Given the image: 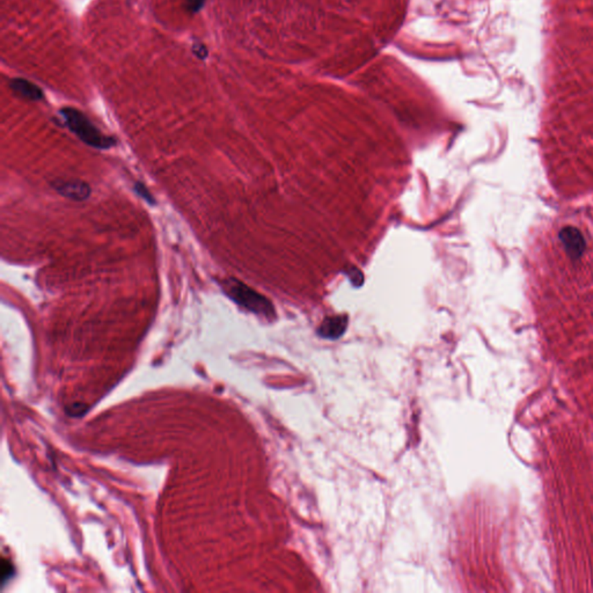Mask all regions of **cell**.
I'll list each match as a JSON object with an SVG mask.
<instances>
[{"label": "cell", "mask_w": 593, "mask_h": 593, "mask_svg": "<svg viewBox=\"0 0 593 593\" xmlns=\"http://www.w3.org/2000/svg\"><path fill=\"white\" fill-rule=\"evenodd\" d=\"M193 53L196 55L197 58H200V60H207V46L202 44V43H195L193 46Z\"/></svg>", "instance_id": "obj_8"}, {"label": "cell", "mask_w": 593, "mask_h": 593, "mask_svg": "<svg viewBox=\"0 0 593 593\" xmlns=\"http://www.w3.org/2000/svg\"><path fill=\"white\" fill-rule=\"evenodd\" d=\"M225 293L247 311L273 320L276 316L275 307L269 299L235 278H228L223 283Z\"/></svg>", "instance_id": "obj_2"}, {"label": "cell", "mask_w": 593, "mask_h": 593, "mask_svg": "<svg viewBox=\"0 0 593 593\" xmlns=\"http://www.w3.org/2000/svg\"><path fill=\"white\" fill-rule=\"evenodd\" d=\"M204 5H205V0H186L187 11L190 13L200 12Z\"/></svg>", "instance_id": "obj_7"}, {"label": "cell", "mask_w": 593, "mask_h": 593, "mask_svg": "<svg viewBox=\"0 0 593 593\" xmlns=\"http://www.w3.org/2000/svg\"><path fill=\"white\" fill-rule=\"evenodd\" d=\"M60 115L63 117L64 123L77 136L81 141L92 148L98 150H107L115 145V141L109 136L102 134L87 116L80 110L71 107L60 109Z\"/></svg>", "instance_id": "obj_1"}, {"label": "cell", "mask_w": 593, "mask_h": 593, "mask_svg": "<svg viewBox=\"0 0 593 593\" xmlns=\"http://www.w3.org/2000/svg\"><path fill=\"white\" fill-rule=\"evenodd\" d=\"M53 187L60 196L77 202L87 200L92 194L89 184L80 180H57L53 183Z\"/></svg>", "instance_id": "obj_3"}, {"label": "cell", "mask_w": 593, "mask_h": 593, "mask_svg": "<svg viewBox=\"0 0 593 593\" xmlns=\"http://www.w3.org/2000/svg\"><path fill=\"white\" fill-rule=\"evenodd\" d=\"M135 189L137 191L138 195L139 196L143 197L145 200H148V203H155V200H153V197L150 195L148 193V190L145 188L141 183H137L136 187H135Z\"/></svg>", "instance_id": "obj_9"}, {"label": "cell", "mask_w": 593, "mask_h": 593, "mask_svg": "<svg viewBox=\"0 0 593 593\" xmlns=\"http://www.w3.org/2000/svg\"><path fill=\"white\" fill-rule=\"evenodd\" d=\"M560 238L569 255L578 257L583 253L585 241L583 240L582 234L576 228L565 227V230H562Z\"/></svg>", "instance_id": "obj_6"}, {"label": "cell", "mask_w": 593, "mask_h": 593, "mask_svg": "<svg viewBox=\"0 0 593 593\" xmlns=\"http://www.w3.org/2000/svg\"><path fill=\"white\" fill-rule=\"evenodd\" d=\"M10 87L12 91L15 92V94L22 96V98L29 100V101H40L44 98L43 91L39 86L33 84L31 81L22 79V78H15L10 81Z\"/></svg>", "instance_id": "obj_5"}, {"label": "cell", "mask_w": 593, "mask_h": 593, "mask_svg": "<svg viewBox=\"0 0 593 593\" xmlns=\"http://www.w3.org/2000/svg\"><path fill=\"white\" fill-rule=\"evenodd\" d=\"M12 565L8 562L3 561V568H1V577L3 579L11 576Z\"/></svg>", "instance_id": "obj_10"}, {"label": "cell", "mask_w": 593, "mask_h": 593, "mask_svg": "<svg viewBox=\"0 0 593 593\" xmlns=\"http://www.w3.org/2000/svg\"><path fill=\"white\" fill-rule=\"evenodd\" d=\"M347 323H349L347 316H344V314L327 316L326 319L323 320V323L320 325L318 334L323 338L336 340L345 333Z\"/></svg>", "instance_id": "obj_4"}]
</instances>
